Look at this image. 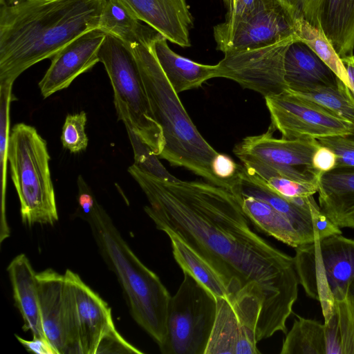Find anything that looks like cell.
Segmentation results:
<instances>
[{"label":"cell","mask_w":354,"mask_h":354,"mask_svg":"<svg viewBox=\"0 0 354 354\" xmlns=\"http://www.w3.org/2000/svg\"><path fill=\"white\" fill-rule=\"evenodd\" d=\"M167 41L159 35L152 44V48L166 77L178 94L200 87L207 80L218 77L217 64H198L183 57L174 52Z\"/></svg>","instance_id":"obj_21"},{"label":"cell","mask_w":354,"mask_h":354,"mask_svg":"<svg viewBox=\"0 0 354 354\" xmlns=\"http://www.w3.org/2000/svg\"><path fill=\"white\" fill-rule=\"evenodd\" d=\"M13 4V0H0V6H8Z\"/></svg>","instance_id":"obj_41"},{"label":"cell","mask_w":354,"mask_h":354,"mask_svg":"<svg viewBox=\"0 0 354 354\" xmlns=\"http://www.w3.org/2000/svg\"><path fill=\"white\" fill-rule=\"evenodd\" d=\"M43 330L57 354H80L76 302L66 277L49 268L37 273Z\"/></svg>","instance_id":"obj_10"},{"label":"cell","mask_w":354,"mask_h":354,"mask_svg":"<svg viewBox=\"0 0 354 354\" xmlns=\"http://www.w3.org/2000/svg\"><path fill=\"white\" fill-rule=\"evenodd\" d=\"M114 104L118 119L124 124L128 137L133 148L134 163L138 169L164 180L176 182L180 180L171 174L158 158L153 149L135 131L125 104L114 97Z\"/></svg>","instance_id":"obj_27"},{"label":"cell","mask_w":354,"mask_h":354,"mask_svg":"<svg viewBox=\"0 0 354 354\" xmlns=\"http://www.w3.org/2000/svg\"><path fill=\"white\" fill-rule=\"evenodd\" d=\"M319 190L326 194L354 193V167L335 168L319 178Z\"/></svg>","instance_id":"obj_32"},{"label":"cell","mask_w":354,"mask_h":354,"mask_svg":"<svg viewBox=\"0 0 354 354\" xmlns=\"http://www.w3.org/2000/svg\"><path fill=\"white\" fill-rule=\"evenodd\" d=\"M107 0H21L0 6V84L52 59L81 35L97 28Z\"/></svg>","instance_id":"obj_2"},{"label":"cell","mask_w":354,"mask_h":354,"mask_svg":"<svg viewBox=\"0 0 354 354\" xmlns=\"http://www.w3.org/2000/svg\"><path fill=\"white\" fill-rule=\"evenodd\" d=\"M241 167L242 165L236 164L231 157L218 152L211 163L214 175L232 191L239 180Z\"/></svg>","instance_id":"obj_35"},{"label":"cell","mask_w":354,"mask_h":354,"mask_svg":"<svg viewBox=\"0 0 354 354\" xmlns=\"http://www.w3.org/2000/svg\"><path fill=\"white\" fill-rule=\"evenodd\" d=\"M141 22L119 0H107L100 15L98 28L127 46H149L160 34Z\"/></svg>","instance_id":"obj_22"},{"label":"cell","mask_w":354,"mask_h":354,"mask_svg":"<svg viewBox=\"0 0 354 354\" xmlns=\"http://www.w3.org/2000/svg\"><path fill=\"white\" fill-rule=\"evenodd\" d=\"M287 90L297 97L354 124V97L350 88L341 80L337 86Z\"/></svg>","instance_id":"obj_26"},{"label":"cell","mask_w":354,"mask_h":354,"mask_svg":"<svg viewBox=\"0 0 354 354\" xmlns=\"http://www.w3.org/2000/svg\"><path fill=\"white\" fill-rule=\"evenodd\" d=\"M86 114L84 111L66 117L61 135L64 148L71 153H76L84 151L88 142L85 133Z\"/></svg>","instance_id":"obj_31"},{"label":"cell","mask_w":354,"mask_h":354,"mask_svg":"<svg viewBox=\"0 0 354 354\" xmlns=\"http://www.w3.org/2000/svg\"><path fill=\"white\" fill-rule=\"evenodd\" d=\"M76 302L80 354H97L100 344L118 333L111 310L100 296L74 272L66 270Z\"/></svg>","instance_id":"obj_16"},{"label":"cell","mask_w":354,"mask_h":354,"mask_svg":"<svg viewBox=\"0 0 354 354\" xmlns=\"http://www.w3.org/2000/svg\"><path fill=\"white\" fill-rule=\"evenodd\" d=\"M299 284L320 304L324 320L335 302L348 297L354 279V240L335 234L295 249Z\"/></svg>","instance_id":"obj_6"},{"label":"cell","mask_w":354,"mask_h":354,"mask_svg":"<svg viewBox=\"0 0 354 354\" xmlns=\"http://www.w3.org/2000/svg\"><path fill=\"white\" fill-rule=\"evenodd\" d=\"M7 271L16 306L24 320L23 330H30L33 338L47 339L42 326L37 272L28 258L25 254H18Z\"/></svg>","instance_id":"obj_19"},{"label":"cell","mask_w":354,"mask_h":354,"mask_svg":"<svg viewBox=\"0 0 354 354\" xmlns=\"http://www.w3.org/2000/svg\"><path fill=\"white\" fill-rule=\"evenodd\" d=\"M21 1V0H13V4L17 3V2H18V1Z\"/></svg>","instance_id":"obj_42"},{"label":"cell","mask_w":354,"mask_h":354,"mask_svg":"<svg viewBox=\"0 0 354 354\" xmlns=\"http://www.w3.org/2000/svg\"><path fill=\"white\" fill-rule=\"evenodd\" d=\"M337 156L328 147L320 145L315 151L311 161V167L315 176L320 178L324 173L335 169Z\"/></svg>","instance_id":"obj_36"},{"label":"cell","mask_w":354,"mask_h":354,"mask_svg":"<svg viewBox=\"0 0 354 354\" xmlns=\"http://www.w3.org/2000/svg\"><path fill=\"white\" fill-rule=\"evenodd\" d=\"M318 194L319 207L333 223L339 228H354V193Z\"/></svg>","instance_id":"obj_29"},{"label":"cell","mask_w":354,"mask_h":354,"mask_svg":"<svg viewBox=\"0 0 354 354\" xmlns=\"http://www.w3.org/2000/svg\"><path fill=\"white\" fill-rule=\"evenodd\" d=\"M299 39L293 35L277 43L241 51L227 52L218 64V77L239 83L264 97L288 88L285 80L284 57L288 46Z\"/></svg>","instance_id":"obj_9"},{"label":"cell","mask_w":354,"mask_h":354,"mask_svg":"<svg viewBox=\"0 0 354 354\" xmlns=\"http://www.w3.org/2000/svg\"><path fill=\"white\" fill-rule=\"evenodd\" d=\"M168 236L174 257L183 272H188L216 298L230 297L221 277L203 257L178 237Z\"/></svg>","instance_id":"obj_23"},{"label":"cell","mask_w":354,"mask_h":354,"mask_svg":"<svg viewBox=\"0 0 354 354\" xmlns=\"http://www.w3.org/2000/svg\"><path fill=\"white\" fill-rule=\"evenodd\" d=\"M152 44L129 47L136 60L153 115L162 131L165 147L159 157L209 183L227 188L212 171V160L218 152L192 121L162 70Z\"/></svg>","instance_id":"obj_4"},{"label":"cell","mask_w":354,"mask_h":354,"mask_svg":"<svg viewBox=\"0 0 354 354\" xmlns=\"http://www.w3.org/2000/svg\"><path fill=\"white\" fill-rule=\"evenodd\" d=\"M271 124L286 139L313 138L354 133V124L317 105L291 93L288 90L265 97Z\"/></svg>","instance_id":"obj_12"},{"label":"cell","mask_w":354,"mask_h":354,"mask_svg":"<svg viewBox=\"0 0 354 354\" xmlns=\"http://www.w3.org/2000/svg\"><path fill=\"white\" fill-rule=\"evenodd\" d=\"M288 89L297 91L337 86L340 80L304 42L297 39L288 47L284 57Z\"/></svg>","instance_id":"obj_20"},{"label":"cell","mask_w":354,"mask_h":354,"mask_svg":"<svg viewBox=\"0 0 354 354\" xmlns=\"http://www.w3.org/2000/svg\"><path fill=\"white\" fill-rule=\"evenodd\" d=\"M327 337L324 323L296 315L291 329L286 333L281 354H326Z\"/></svg>","instance_id":"obj_24"},{"label":"cell","mask_w":354,"mask_h":354,"mask_svg":"<svg viewBox=\"0 0 354 354\" xmlns=\"http://www.w3.org/2000/svg\"><path fill=\"white\" fill-rule=\"evenodd\" d=\"M46 142L37 129L25 123L10 130L8 161L17 191L22 222L53 225L58 221Z\"/></svg>","instance_id":"obj_5"},{"label":"cell","mask_w":354,"mask_h":354,"mask_svg":"<svg viewBox=\"0 0 354 354\" xmlns=\"http://www.w3.org/2000/svg\"><path fill=\"white\" fill-rule=\"evenodd\" d=\"M282 4L293 10L299 16L301 17V10L305 0H277Z\"/></svg>","instance_id":"obj_39"},{"label":"cell","mask_w":354,"mask_h":354,"mask_svg":"<svg viewBox=\"0 0 354 354\" xmlns=\"http://www.w3.org/2000/svg\"><path fill=\"white\" fill-rule=\"evenodd\" d=\"M346 69L352 94L354 97V54L341 58Z\"/></svg>","instance_id":"obj_38"},{"label":"cell","mask_w":354,"mask_h":354,"mask_svg":"<svg viewBox=\"0 0 354 354\" xmlns=\"http://www.w3.org/2000/svg\"><path fill=\"white\" fill-rule=\"evenodd\" d=\"M106 33L99 28L77 37L52 59L51 64L39 83L41 93L46 98L68 88L81 74L99 62L98 51Z\"/></svg>","instance_id":"obj_14"},{"label":"cell","mask_w":354,"mask_h":354,"mask_svg":"<svg viewBox=\"0 0 354 354\" xmlns=\"http://www.w3.org/2000/svg\"><path fill=\"white\" fill-rule=\"evenodd\" d=\"M15 336L18 341L30 352L36 354H57L47 339L33 338L32 340H26L17 335Z\"/></svg>","instance_id":"obj_37"},{"label":"cell","mask_w":354,"mask_h":354,"mask_svg":"<svg viewBox=\"0 0 354 354\" xmlns=\"http://www.w3.org/2000/svg\"><path fill=\"white\" fill-rule=\"evenodd\" d=\"M77 184L78 215L88 222L102 257L120 284L132 317L160 347L167 335L171 296L122 237L82 175Z\"/></svg>","instance_id":"obj_3"},{"label":"cell","mask_w":354,"mask_h":354,"mask_svg":"<svg viewBox=\"0 0 354 354\" xmlns=\"http://www.w3.org/2000/svg\"><path fill=\"white\" fill-rule=\"evenodd\" d=\"M227 8L225 22L217 26L229 28L252 15L263 4L264 0H224Z\"/></svg>","instance_id":"obj_34"},{"label":"cell","mask_w":354,"mask_h":354,"mask_svg":"<svg viewBox=\"0 0 354 354\" xmlns=\"http://www.w3.org/2000/svg\"><path fill=\"white\" fill-rule=\"evenodd\" d=\"M348 297L354 306V279L352 281L348 293Z\"/></svg>","instance_id":"obj_40"},{"label":"cell","mask_w":354,"mask_h":354,"mask_svg":"<svg viewBox=\"0 0 354 354\" xmlns=\"http://www.w3.org/2000/svg\"><path fill=\"white\" fill-rule=\"evenodd\" d=\"M319 144L330 149L337 156L335 168L354 167V133L316 139Z\"/></svg>","instance_id":"obj_33"},{"label":"cell","mask_w":354,"mask_h":354,"mask_svg":"<svg viewBox=\"0 0 354 354\" xmlns=\"http://www.w3.org/2000/svg\"><path fill=\"white\" fill-rule=\"evenodd\" d=\"M297 18L293 10L277 0H264L252 15L234 26H216L214 37L223 53L263 47L296 35Z\"/></svg>","instance_id":"obj_13"},{"label":"cell","mask_w":354,"mask_h":354,"mask_svg":"<svg viewBox=\"0 0 354 354\" xmlns=\"http://www.w3.org/2000/svg\"><path fill=\"white\" fill-rule=\"evenodd\" d=\"M324 324L328 336V354H354V306L348 295L335 302Z\"/></svg>","instance_id":"obj_25"},{"label":"cell","mask_w":354,"mask_h":354,"mask_svg":"<svg viewBox=\"0 0 354 354\" xmlns=\"http://www.w3.org/2000/svg\"><path fill=\"white\" fill-rule=\"evenodd\" d=\"M301 17L323 31L340 58L353 55L354 0H305Z\"/></svg>","instance_id":"obj_17"},{"label":"cell","mask_w":354,"mask_h":354,"mask_svg":"<svg viewBox=\"0 0 354 354\" xmlns=\"http://www.w3.org/2000/svg\"><path fill=\"white\" fill-rule=\"evenodd\" d=\"M270 126L266 133L243 138L234 148V153L241 161L258 162L270 165L304 167L313 174V155L319 146L316 139L276 138Z\"/></svg>","instance_id":"obj_15"},{"label":"cell","mask_w":354,"mask_h":354,"mask_svg":"<svg viewBox=\"0 0 354 354\" xmlns=\"http://www.w3.org/2000/svg\"><path fill=\"white\" fill-rule=\"evenodd\" d=\"M295 34L333 71L348 88H351L346 69L324 33L302 17L295 22Z\"/></svg>","instance_id":"obj_28"},{"label":"cell","mask_w":354,"mask_h":354,"mask_svg":"<svg viewBox=\"0 0 354 354\" xmlns=\"http://www.w3.org/2000/svg\"><path fill=\"white\" fill-rule=\"evenodd\" d=\"M216 313L205 354H258L262 305L251 294L216 298Z\"/></svg>","instance_id":"obj_11"},{"label":"cell","mask_w":354,"mask_h":354,"mask_svg":"<svg viewBox=\"0 0 354 354\" xmlns=\"http://www.w3.org/2000/svg\"><path fill=\"white\" fill-rule=\"evenodd\" d=\"M128 172L145 194L144 210L158 230L203 257L224 281L229 297L259 299L258 342L286 334L299 284L293 257L252 230L234 192L209 182L164 180L133 164Z\"/></svg>","instance_id":"obj_1"},{"label":"cell","mask_w":354,"mask_h":354,"mask_svg":"<svg viewBox=\"0 0 354 354\" xmlns=\"http://www.w3.org/2000/svg\"><path fill=\"white\" fill-rule=\"evenodd\" d=\"M167 312V335L159 347L162 354H205L213 329L216 297L188 272Z\"/></svg>","instance_id":"obj_7"},{"label":"cell","mask_w":354,"mask_h":354,"mask_svg":"<svg viewBox=\"0 0 354 354\" xmlns=\"http://www.w3.org/2000/svg\"><path fill=\"white\" fill-rule=\"evenodd\" d=\"M98 57L109 77L114 97L125 104L135 131L159 156L165 147L162 131L151 111L131 50L119 39L106 34Z\"/></svg>","instance_id":"obj_8"},{"label":"cell","mask_w":354,"mask_h":354,"mask_svg":"<svg viewBox=\"0 0 354 354\" xmlns=\"http://www.w3.org/2000/svg\"><path fill=\"white\" fill-rule=\"evenodd\" d=\"M12 84H0V169L1 188V210L4 212L8 149L10 137V109L12 100H16L12 93Z\"/></svg>","instance_id":"obj_30"},{"label":"cell","mask_w":354,"mask_h":354,"mask_svg":"<svg viewBox=\"0 0 354 354\" xmlns=\"http://www.w3.org/2000/svg\"><path fill=\"white\" fill-rule=\"evenodd\" d=\"M137 19L167 40L182 47L190 46L193 26L186 0H119Z\"/></svg>","instance_id":"obj_18"}]
</instances>
